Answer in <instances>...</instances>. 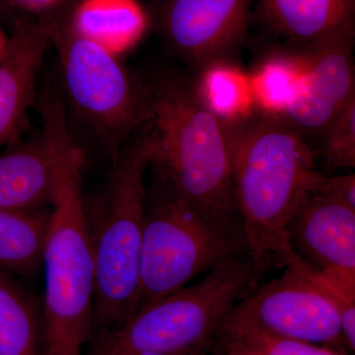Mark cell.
<instances>
[{"instance_id":"obj_1","label":"cell","mask_w":355,"mask_h":355,"mask_svg":"<svg viewBox=\"0 0 355 355\" xmlns=\"http://www.w3.org/2000/svg\"><path fill=\"white\" fill-rule=\"evenodd\" d=\"M247 256L261 277L295 254L286 226L318 175L314 150L279 116L263 114L224 123Z\"/></svg>"},{"instance_id":"obj_2","label":"cell","mask_w":355,"mask_h":355,"mask_svg":"<svg viewBox=\"0 0 355 355\" xmlns=\"http://www.w3.org/2000/svg\"><path fill=\"white\" fill-rule=\"evenodd\" d=\"M151 128L121 149L104 183L84 197V216L94 263L92 340L135 314L139 297L140 259L146 173L153 162Z\"/></svg>"},{"instance_id":"obj_3","label":"cell","mask_w":355,"mask_h":355,"mask_svg":"<svg viewBox=\"0 0 355 355\" xmlns=\"http://www.w3.org/2000/svg\"><path fill=\"white\" fill-rule=\"evenodd\" d=\"M147 86L153 110L151 167L196 209L242 225L224 123L186 79L164 76Z\"/></svg>"},{"instance_id":"obj_4","label":"cell","mask_w":355,"mask_h":355,"mask_svg":"<svg viewBox=\"0 0 355 355\" xmlns=\"http://www.w3.org/2000/svg\"><path fill=\"white\" fill-rule=\"evenodd\" d=\"M84 154L58 178L44 247L43 355H83L93 329L95 272L84 216Z\"/></svg>"},{"instance_id":"obj_5","label":"cell","mask_w":355,"mask_h":355,"mask_svg":"<svg viewBox=\"0 0 355 355\" xmlns=\"http://www.w3.org/2000/svg\"><path fill=\"white\" fill-rule=\"evenodd\" d=\"M263 279L247 256L224 261L198 284L140 308L123 323L92 340L86 355L209 349L233 307Z\"/></svg>"},{"instance_id":"obj_6","label":"cell","mask_w":355,"mask_h":355,"mask_svg":"<svg viewBox=\"0 0 355 355\" xmlns=\"http://www.w3.org/2000/svg\"><path fill=\"white\" fill-rule=\"evenodd\" d=\"M149 171L153 180L146 189L137 311L224 261L247 256L241 224L207 216L157 170L150 166Z\"/></svg>"},{"instance_id":"obj_7","label":"cell","mask_w":355,"mask_h":355,"mask_svg":"<svg viewBox=\"0 0 355 355\" xmlns=\"http://www.w3.org/2000/svg\"><path fill=\"white\" fill-rule=\"evenodd\" d=\"M67 10L51 37L62 91L74 113L113 158L150 123L148 86L140 83L109 46L77 30Z\"/></svg>"},{"instance_id":"obj_8","label":"cell","mask_w":355,"mask_h":355,"mask_svg":"<svg viewBox=\"0 0 355 355\" xmlns=\"http://www.w3.org/2000/svg\"><path fill=\"white\" fill-rule=\"evenodd\" d=\"M37 102L41 128L0 153V209H50L58 178L81 149L70 135L60 92L46 85Z\"/></svg>"},{"instance_id":"obj_9","label":"cell","mask_w":355,"mask_h":355,"mask_svg":"<svg viewBox=\"0 0 355 355\" xmlns=\"http://www.w3.org/2000/svg\"><path fill=\"white\" fill-rule=\"evenodd\" d=\"M225 321L349 354L336 306L291 266L279 279L259 284L233 307Z\"/></svg>"},{"instance_id":"obj_10","label":"cell","mask_w":355,"mask_h":355,"mask_svg":"<svg viewBox=\"0 0 355 355\" xmlns=\"http://www.w3.org/2000/svg\"><path fill=\"white\" fill-rule=\"evenodd\" d=\"M256 0H153L150 19L175 55L202 71L246 42Z\"/></svg>"},{"instance_id":"obj_11","label":"cell","mask_w":355,"mask_h":355,"mask_svg":"<svg viewBox=\"0 0 355 355\" xmlns=\"http://www.w3.org/2000/svg\"><path fill=\"white\" fill-rule=\"evenodd\" d=\"M62 13L19 14L0 53V149L22 139L37 102V84L51 37Z\"/></svg>"},{"instance_id":"obj_12","label":"cell","mask_w":355,"mask_h":355,"mask_svg":"<svg viewBox=\"0 0 355 355\" xmlns=\"http://www.w3.org/2000/svg\"><path fill=\"white\" fill-rule=\"evenodd\" d=\"M294 254L315 270L355 284V209L308 191L286 226Z\"/></svg>"},{"instance_id":"obj_13","label":"cell","mask_w":355,"mask_h":355,"mask_svg":"<svg viewBox=\"0 0 355 355\" xmlns=\"http://www.w3.org/2000/svg\"><path fill=\"white\" fill-rule=\"evenodd\" d=\"M354 36L304 48L305 74L282 120L303 133H322L355 97Z\"/></svg>"},{"instance_id":"obj_14","label":"cell","mask_w":355,"mask_h":355,"mask_svg":"<svg viewBox=\"0 0 355 355\" xmlns=\"http://www.w3.org/2000/svg\"><path fill=\"white\" fill-rule=\"evenodd\" d=\"M263 22L295 46L354 36L355 0H258Z\"/></svg>"},{"instance_id":"obj_15","label":"cell","mask_w":355,"mask_h":355,"mask_svg":"<svg viewBox=\"0 0 355 355\" xmlns=\"http://www.w3.org/2000/svg\"><path fill=\"white\" fill-rule=\"evenodd\" d=\"M50 209H0V270L32 279L43 268Z\"/></svg>"},{"instance_id":"obj_16","label":"cell","mask_w":355,"mask_h":355,"mask_svg":"<svg viewBox=\"0 0 355 355\" xmlns=\"http://www.w3.org/2000/svg\"><path fill=\"white\" fill-rule=\"evenodd\" d=\"M67 16L77 30L110 49L135 43L151 22L137 0H76Z\"/></svg>"},{"instance_id":"obj_17","label":"cell","mask_w":355,"mask_h":355,"mask_svg":"<svg viewBox=\"0 0 355 355\" xmlns=\"http://www.w3.org/2000/svg\"><path fill=\"white\" fill-rule=\"evenodd\" d=\"M0 355H43L42 305L0 270Z\"/></svg>"},{"instance_id":"obj_18","label":"cell","mask_w":355,"mask_h":355,"mask_svg":"<svg viewBox=\"0 0 355 355\" xmlns=\"http://www.w3.org/2000/svg\"><path fill=\"white\" fill-rule=\"evenodd\" d=\"M195 86L203 104L222 123H233L251 114L254 102L250 77L230 62L205 67Z\"/></svg>"},{"instance_id":"obj_19","label":"cell","mask_w":355,"mask_h":355,"mask_svg":"<svg viewBox=\"0 0 355 355\" xmlns=\"http://www.w3.org/2000/svg\"><path fill=\"white\" fill-rule=\"evenodd\" d=\"M209 350L214 355H349L338 350L282 338L224 320Z\"/></svg>"},{"instance_id":"obj_20","label":"cell","mask_w":355,"mask_h":355,"mask_svg":"<svg viewBox=\"0 0 355 355\" xmlns=\"http://www.w3.org/2000/svg\"><path fill=\"white\" fill-rule=\"evenodd\" d=\"M305 60L273 57L250 77L254 102L266 114L282 116L297 95L305 74Z\"/></svg>"},{"instance_id":"obj_21","label":"cell","mask_w":355,"mask_h":355,"mask_svg":"<svg viewBox=\"0 0 355 355\" xmlns=\"http://www.w3.org/2000/svg\"><path fill=\"white\" fill-rule=\"evenodd\" d=\"M324 162L331 169L355 167V97L331 121L323 133Z\"/></svg>"},{"instance_id":"obj_22","label":"cell","mask_w":355,"mask_h":355,"mask_svg":"<svg viewBox=\"0 0 355 355\" xmlns=\"http://www.w3.org/2000/svg\"><path fill=\"white\" fill-rule=\"evenodd\" d=\"M310 191L349 205L355 209V175L326 176L318 173Z\"/></svg>"},{"instance_id":"obj_23","label":"cell","mask_w":355,"mask_h":355,"mask_svg":"<svg viewBox=\"0 0 355 355\" xmlns=\"http://www.w3.org/2000/svg\"><path fill=\"white\" fill-rule=\"evenodd\" d=\"M11 2L19 14L42 16L64 12L76 0H11Z\"/></svg>"},{"instance_id":"obj_24","label":"cell","mask_w":355,"mask_h":355,"mask_svg":"<svg viewBox=\"0 0 355 355\" xmlns=\"http://www.w3.org/2000/svg\"><path fill=\"white\" fill-rule=\"evenodd\" d=\"M18 15L19 13L13 6L11 0H0V20L9 23L11 27Z\"/></svg>"},{"instance_id":"obj_25","label":"cell","mask_w":355,"mask_h":355,"mask_svg":"<svg viewBox=\"0 0 355 355\" xmlns=\"http://www.w3.org/2000/svg\"><path fill=\"white\" fill-rule=\"evenodd\" d=\"M139 355H214L209 352V349H200L191 350V352H172V354H155V352H150V354H142Z\"/></svg>"},{"instance_id":"obj_26","label":"cell","mask_w":355,"mask_h":355,"mask_svg":"<svg viewBox=\"0 0 355 355\" xmlns=\"http://www.w3.org/2000/svg\"><path fill=\"white\" fill-rule=\"evenodd\" d=\"M7 40H8V35H7L6 31H4L3 26H2V21L0 20V53H1L2 51L6 48Z\"/></svg>"}]
</instances>
